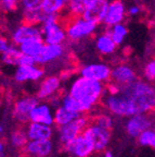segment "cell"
<instances>
[{"mask_svg": "<svg viewBox=\"0 0 155 157\" xmlns=\"http://www.w3.org/2000/svg\"><path fill=\"white\" fill-rule=\"evenodd\" d=\"M46 43L44 42L42 38H36L32 39V40H28V42L23 43L22 45H20V49L21 52L24 55H28V56H32L34 58H36L39 55V52H41L42 47L45 46Z\"/></svg>", "mask_w": 155, "mask_h": 157, "instance_id": "cell-24", "label": "cell"}, {"mask_svg": "<svg viewBox=\"0 0 155 157\" xmlns=\"http://www.w3.org/2000/svg\"><path fill=\"white\" fill-rule=\"evenodd\" d=\"M2 62L7 66H12V67H17V62H19L20 56L22 55V52L20 47H17V45H14L12 43V45L5 50V52H2Z\"/></svg>", "mask_w": 155, "mask_h": 157, "instance_id": "cell-27", "label": "cell"}, {"mask_svg": "<svg viewBox=\"0 0 155 157\" xmlns=\"http://www.w3.org/2000/svg\"><path fill=\"white\" fill-rule=\"evenodd\" d=\"M90 118L86 117L85 113H82L80 117H78L76 120L67 123V124L58 127V139L61 145L63 146L66 143L70 142L77 137L79 134L84 132L86 128L89 125Z\"/></svg>", "mask_w": 155, "mask_h": 157, "instance_id": "cell-6", "label": "cell"}, {"mask_svg": "<svg viewBox=\"0 0 155 157\" xmlns=\"http://www.w3.org/2000/svg\"><path fill=\"white\" fill-rule=\"evenodd\" d=\"M29 140H49L53 136L52 125L29 121L25 127Z\"/></svg>", "mask_w": 155, "mask_h": 157, "instance_id": "cell-20", "label": "cell"}, {"mask_svg": "<svg viewBox=\"0 0 155 157\" xmlns=\"http://www.w3.org/2000/svg\"><path fill=\"white\" fill-rule=\"evenodd\" d=\"M82 134L88 137L92 142V144L95 145L96 152H102V151L106 150L112 137L111 130H107L100 125L95 124L91 121H90L89 125L84 130Z\"/></svg>", "mask_w": 155, "mask_h": 157, "instance_id": "cell-7", "label": "cell"}, {"mask_svg": "<svg viewBox=\"0 0 155 157\" xmlns=\"http://www.w3.org/2000/svg\"><path fill=\"white\" fill-rule=\"evenodd\" d=\"M62 147L73 157H90L96 152L95 145L82 133Z\"/></svg>", "mask_w": 155, "mask_h": 157, "instance_id": "cell-9", "label": "cell"}, {"mask_svg": "<svg viewBox=\"0 0 155 157\" xmlns=\"http://www.w3.org/2000/svg\"><path fill=\"white\" fill-rule=\"evenodd\" d=\"M137 140H138L139 144L142 146H149L155 150V131L153 130V128L148 129L143 133H141Z\"/></svg>", "mask_w": 155, "mask_h": 157, "instance_id": "cell-29", "label": "cell"}, {"mask_svg": "<svg viewBox=\"0 0 155 157\" xmlns=\"http://www.w3.org/2000/svg\"><path fill=\"white\" fill-rule=\"evenodd\" d=\"M0 153H1V156L3 157V154H5V144H3V142H1V144H0Z\"/></svg>", "mask_w": 155, "mask_h": 157, "instance_id": "cell-38", "label": "cell"}, {"mask_svg": "<svg viewBox=\"0 0 155 157\" xmlns=\"http://www.w3.org/2000/svg\"><path fill=\"white\" fill-rule=\"evenodd\" d=\"M11 45H12V43L10 42L7 37H5V36L1 37V39H0V52H1V54L5 52Z\"/></svg>", "mask_w": 155, "mask_h": 157, "instance_id": "cell-36", "label": "cell"}, {"mask_svg": "<svg viewBox=\"0 0 155 157\" xmlns=\"http://www.w3.org/2000/svg\"><path fill=\"white\" fill-rule=\"evenodd\" d=\"M70 0H42L41 1V10L45 14L60 15L65 11Z\"/></svg>", "mask_w": 155, "mask_h": 157, "instance_id": "cell-23", "label": "cell"}, {"mask_svg": "<svg viewBox=\"0 0 155 157\" xmlns=\"http://www.w3.org/2000/svg\"><path fill=\"white\" fill-rule=\"evenodd\" d=\"M31 121L44 123L47 125L54 124V113L50 104L39 103L31 113Z\"/></svg>", "mask_w": 155, "mask_h": 157, "instance_id": "cell-18", "label": "cell"}, {"mask_svg": "<svg viewBox=\"0 0 155 157\" xmlns=\"http://www.w3.org/2000/svg\"><path fill=\"white\" fill-rule=\"evenodd\" d=\"M29 141L28 135H27L26 129L25 128H16L14 130L11 131L10 134V143L12 144V146L16 147V148H24L25 145Z\"/></svg>", "mask_w": 155, "mask_h": 157, "instance_id": "cell-26", "label": "cell"}, {"mask_svg": "<svg viewBox=\"0 0 155 157\" xmlns=\"http://www.w3.org/2000/svg\"><path fill=\"white\" fill-rule=\"evenodd\" d=\"M99 23L81 17H70V20L65 24L67 39L72 42H80L93 35Z\"/></svg>", "mask_w": 155, "mask_h": 157, "instance_id": "cell-4", "label": "cell"}, {"mask_svg": "<svg viewBox=\"0 0 155 157\" xmlns=\"http://www.w3.org/2000/svg\"><path fill=\"white\" fill-rule=\"evenodd\" d=\"M121 91L135 103L140 113L155 110V87L149 81L136 80L130 84L121 86Z\"/></svg>", "mask_w": 155, "mask_h": 157, "instance_id": "cell-2", "label": "cell"}, {"mask_svg": "<svg viewBox=\"0 0 155 157\" xmlns=\"http://www.w3.org/2000/svg\"><path fill=\"white\" fill-rule=\"evenodd\" d=\"M36 38H42L41 26H39L38 24L24 22L15 27L11 33V42L17 46Z\"/></svg>", "mask_w": 155, "mask_h": 157, "instance_id": "cell-8", "label": "cell"}, {"mask_svg": "<svg viewBox=\"0 0 155 157\" xmlns=\"http://www.w3.org/2000/svg\"><path fill=\"white\" fill-rule=\"evenodd\" d=\"M103 157H114V155H113V153H112L111 151H106V152L104 153V156Z\"/></svg>", "mask_w": 155, "mask_h": 157, "instance_id": "cell-39", "label": "cell"}, {"mask_svg": "<svg viewBox=\"0 0 155 157\" xmlns=\"http://www.w3.org/2000/svg\"><path fill=\"white\" fill-rule=\"evenodd\" d=\"M61 83L62 78L56 75H50L42 78L38 86L36 96L39 98V101H47L52 96L59 94L61 90Z\"/></svg>", "mask_w": 155, "mask_h": 157, "instance_id": "cell-14", "label": "cell"}, {"mask_svg": "<svg viewBox=\"0 0 155 157\" xmlns=\"http://www.w3.org/2000/svg\"><path fill=\"white\" fill-rule=\"evenodd\" d=\"M34 64H37L36 59L34 57L28 56V55H24L22 52V55L20 56L17 66H34Z\"/></svg>", "mask_w": 155, "mask_h": 157, "instance_id": "cell-34", "label": "cell"}, {"mask_svg": "<svg viewBox=\"0 0 155 157\" xmlns=\"http://www.w3.org/2000/svg\"><path fill=\"white\" fill-rule=\"evenodd\" d=\"M67 93L82 106L85 113H88L104 96L105 85L80 75L70 83Z\"/></svg>", "mask_w": 155, "mask_h": 157, "instance_id": "cell-1", "label": "cell"}, {"mask_svg": "<svg viewBox=\"0 0 155 157\" xmlns=\"http://www.w3.org/2000/svg\"><path fill=\"white\" fill-rule=\"evenodd\" d=\"M127 10L121 0H113L109 3L106 14L103 20V24L106 27L123 23L126 17Z\"/></svg>", "mask_w": 155, "mask_h": 157, "instance_id": "cell-16", "label": "cell"}, {"mask_svg": "<svg viewBox=\"0 0 155 157\" xmlns=\"http://www.w3.org/2000/svg\"><path fill=\"white\" fill-rule=\"evenodd\" d=\"M109 3L110 2L107 0H95L86 9L82 17L97 23H103L107 8H109Z\"/></svg>", "mask_w": 155, "mask_h": 157, "instance_id": "cell-19", "label": "cell"}, {"mask_svg": "<svg viewBox=\"0 0 155 157\" xmlns=\"http://www.w3.org/2000/svg\"><path fill=\"white\" fill-rule=\"evenodd\" d=\"M80 75L101 83H109L112 76V69L103 62H93L81 67Z\"/></svg>", "mask_w": 155, "mask_h": 157, "instance_id": "cell-10", "label": "cell"}, {"mask_svg": "<svg viewBox=\"0 0 155 157\" xmlns=\"http://www.w3.org/2000/svg\"><path fill=\"white\" fill-rule=\"evenodd\" d=\"M66 50L63 44H45L41 52L36 57L37 64L46 66V64L56 62L65 57Z\"/></svg>", "mask_w": 155, "mask_h": 157, "instance_id": "cell-12", "label": "cell"}, {"mask_svg": "<svg viewBox=\"0 0 155 157\" xmlns=\"http://www.w3.org/2000/svg\"><path fill=\"white\" fill-rule=\"evenodd\" d=\"M153 130H154V131H155V124H154V125H153Z\"/></svg>", "mask_w": 155, "mask_h": 157, "instance_id": "cell-40", "label": "cell"}, {"mask_svg": "<svg viewBox=\"0 0 155 157\" xmlns=\"http://www.w3.org/2000/svg\"><path fill=\"white\" fill-rule=\"evenodd\" d=\"M53 142L49 140H29L23 148L28 157H49L53 151Z\"/></svg>", "mask_w": 155, "mask_h": 157, "instance_id": "cell-15", "label": "cell"}, {"mask_svg": "<svg viewBox=\"0 0 155 157\" xmlns=\"http://www.w3.org/2000/svg\"><path fill=\"white\" fill-rule=\"evenodd\" d=\"M152 120L148 113H138L133 115L127 119L125 122V131L130 137L138 139L139 135L148 129L152 128Z\"/></svg>", "mask_w": 155, "mask_h": 157, "instance_id": "cell-11", "label": "cell"}, {"mask_svg": "<svg viewBox=\"0 0 155 157\" xmlns=\"http://www.w3.org/2000/svg\"><path fill=\"white\" fill-rule=\"evenodd\" d=\"M92 1L95 0H70L66 11L70 17H81Z\"/></svg>", "mask_w": 155, "mask_h": 157, "instance_id": "cell-25", "label": "cell"}, {"mask_svg": "<svg viewBox=\"0 0 155 157\" xmlns=\"http://www.w3.org/2000/svg\"><path fill=\"white\" fill-rule=\"evenodd\" d=\"M137 80L136 71L129 64L119 63L112 69L111 81L121 86L127 85Z\"/></svg>", "mask_w": 155, "mask_h": 157, "instance_id": "cell-17", "label": "cell"}, {"mask_svg": "<svg viewBox=\"0 0 155 157\" xmlns=\"http://www.w3.org/2000/svg\"><path fill=\"white\" fill-rule=\"evenodd\" d=\"M82 113H76V111L70 110L64 106H60L54 110V124L56 127L67 124L72 121L76 120L78 117H80Z\"/></svg>", "mask_w": 155, "mask_h": 157, "instance_id": "cell-22", "label": "cell"}, {"mask_svg": "<svg viewBox=\"0 0 155 157\" xmlns=\"http://www.w3.org/2000/svg\"><path fill=\"white\" fill-rule=\"evenodd\" d=\"M39 104V98L33 95H24L16 99L12 108V117L20 124H27L31 121V113Z\"/></svg>", "mask_w": 155, "mask_h": 157, "instance_id": "cell-5", "label": "cell"}, {"mask_svg": "<svg viewBox=\"0 0 155 157\" xmlns=\"http://www.w3.org/2000/svg\"><path fill=\"white\" fill-rule=\"evenodd\" d=\"M143 75L149 82L155 81V58L150 60L143 69Z\"/></svg>", "mask_w": 155, "mask_h": 157, "instance_id": "cell-31", "label": "cell"}, {"mask_svg": "<svg viewBox=\"0 0 155 157\" xmlns=\"http://www.w3.org/2000/svg\"><path fill=\"white\" fill-rule=\"evenodd\" d=\"M96 49L103 56H110L113 55L116 50L118 45L114 42V39L112 38V36L105 31L104 33H101L98 35L95 42Z\"/></svg>", "mask_w": 155, "mask_h": 157, "instance_id": "cell-21", "label": "cell"}, {"mask_svg": "<svg viewBox=\"0 0 155 157\" xmlns=\"http://www.w3.org/2000/svg\"><path fill=\"white\" fill-rule=\"evenodd\" d=\"M42 39L46 44H64L67 39L65 24L60 22L59 15L45 14L41 23Z\"/></svg>", "mask_w": 155, "mask_h": 157, "instance_id": "cell-3", "label": "cell"}, {"mask_svg": "<svg viewBox=\"0 0 155 157\" xmlns=\"http://www.w3.org/2000/svg\"><path fill=\"white\" fill-rule=\"evenodd\" d=\"M49 104L52 108H59L60 106H62V96L56 94V95L52 96L51 98H49Z\"/></svg>", "mask_w": 155, "mask_h": 157, "instance_id": "cell-35", "label": "cell"}, {"mask_svg": "<svg viewBox=\"0 0 155 157\" xmlns=\"http://www.w3.org/2000/svg\"><path fill=\"white\" fill-rule=\"evenodd\" d=\"M44 69L38 64L34 66H17L13 73V78L16 83L37 82L44 78Z\"/></svg>", "mask_w": 155, "mask_h": 157, "instance_id": "cell-13", "label": "cell"}, {"mask_svg": "<svg viewBox=\"0 0 155 157\" xmlns=\"http://www.w3.org/2000/svg\"><path fill=\"white\" fill-rule=\"evenodd\" d=\"M20 6V0H1V7L5 12H14Z\"/></svg>", "mask_w": 155, "mask_h": 157, "instance_id": "cell-33", "label": "cell"}, {"mask_svg": "<svg viewBox=\"0 0 155 157\" xmlns=\"http://www.w3.org/2000/svg\"><path fill=\"white\" fill-rule=\"evenodd\" d=\"M127 12H128V14L131 15V17H137V15L140 13V8H139L138 6H131Z\"/></svg>", "mask_w": 155, "mask_h": 157, "instance_id": "cell-37", "label": "cell"}, {"mask_svg": "<svg viewBox=\"0 0 155 157\" xmlns=\"http://www.w3.org/2000/svg\"><path fill=\"white\" fill-rule=\"evenodd\" d=\"M90 121L95 124H98L100 127L104 128V129H107V130H112L113 127H114V120L112 116L107 115V113H100V115H97L93 119L90 118Z\"/></svg>", "mask_w": 155, "mask_h": 157, "instance_id": "cell-30", "label": "cell"}, {"mask_svg": "<svg viewBox=\"0 0 155 157\" xmlns=\"http://www.w3.org/2000/svg\"><path fill=\"white\" fill-rule=\"evenodd\" d=\"M41 1L42 0H20V6L23 11L40 9Z\"/></svg>", "mask_w": 155, "mask_h": 157, "instance_id": "cell-32", "label": "cell"}, {"mask_svg": "<svg viewBox=\"0 0 155 157\" xmlns=\"http://www.w3.org/2000/svg\"><path fill=\"white\" fill-rule=\"evenodd\" d=\"M106 32L111 35L112 38L114 39V42L119 46L126 39L127 35H128V29L124 23H119V24H115L113 26L107 27Z\"/></svg>", "mask_w": 155, "mask_h": 157, "instance_id": "cell-28", "label": "cell"}]
</instances>
